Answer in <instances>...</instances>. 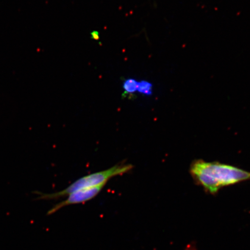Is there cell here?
I'll return each mask as SVG.
<instances>
[{
	"mask_svg": "<svg viewBox=\"0 0 250 250\" xmlns=\"http://www.w3.org/2000/svg\"><path fill=\"white\" fill-rule=\"evenodd\" d=\"M190 173L197 184L205 191L216 195L222 188L250 180V172L218 162L198 159L193 162Z\"/></svg>",
	"mask_w": 250,
	"mask_h": 250,
	"instance_id": "cell-1",
	"label": "cell"
},
{
	"mask_svg": "<svg viewBox=\"0 0 250 250\" xmlns=\"http://www.w3.org/2000/svg\"><path fill=\"white\" fill-rule=\"evenodd\" d=\"M133 167V166L130 164H118L107 170L97 172V173L81 178L61 191L53 193H43L36 192L37 195H39L37 199H59L68 196L71 193L80 189L98 186L102 184L107 183V181L112 177L127 173L132 170Z\"/></svg>",
	"mask_w": 250,
	"mask_h": 250,
	"instance_id": "cell-2",
	"label": "cell"
},
{
	"mask_svg": "<svg viewBox=\"0 0 250 250\" xmlns=\"http://www.w3.org/2000/svg\"><path fill=\"white\" fill-rule=\"evenodd\" d=\"M106 183L102 184L98 186L89 188L77 190V191L71 193L67 196V198L64 201L58 203L52 207L47 212V215H50L55 213L60 209L67 206L73 205L81 204L90 201L99 194L103 188L105 186Z\"/></svg>",
	"mask_w": 250,
	"mask_h": 250,
	"instance_id": "cell-3",
	"label": "cell"
},
{
	"mask_svg": "<svg viewBox=\"0 0 250 250\" xmlns=\"http://www.w3.org/2000/svg\"><path fill=\"white\" fill-rule=\"evenodd\" d=\"M139 82L134 79H127L125 80L123 89L124 90L125 95H130L137 92L138 89Z\"/></svg>",
	"mask_w": 250,
	"mask_h": 250,
	"instance_id": "cell-4",
	"label": "cell"
},
{
	"mask_svg": "<svg viewBox=\"0 0 250 250\" xmlns=\"http://www.w3.org/2000/svg\"><path fill=\"white\" fill-rule=\"evenodd\" d=\"M137 92L146 96H151L153 93V85L147 81H141L139 82Z\"/></svg>",
	"mask_w": 250,
	"mask_h": 250,
	"instance_id": "cell-5",
	"label": "cell"
},
{
	"mask_svg": "<svg viewBox=\"0 0 250 250\" xmlns=\"http://www.w3.org/2000/svg\"><path fill=\"white\" fill-rule=\"evenodd\" d=\"M99 33L98 31H93V32L91 33V38L93 40H99Z\"/></svg>",
	"mask_w": 250,
	"mask_h": 250,
	"instance_id": "cell-6",
	"label": "cell"
}]
</instances>
